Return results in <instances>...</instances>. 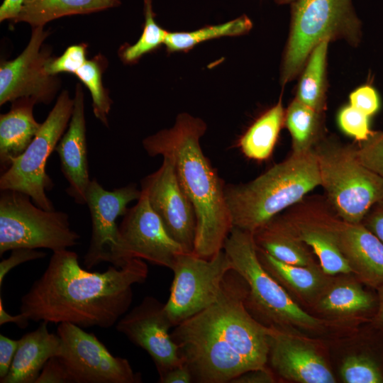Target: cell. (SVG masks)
Instances as JSON below:
<instances>
[{"label": "cell", "mask_w": 383, "mask_h": 383, "mask_svg": "<svg viewBox=\"0 0 383 383\" xmlns=\"http://www.w3.org/2000/svg\"><path fill=\"white\" fill-rule=\"evenodd\" d=\"M248 292L245 279L232 269L217 301L171 332L193 382L230 383L248 371L266 367L272 328L248 312Z\"/></svg>", "instance_id": "6da1fadb"}, {"label": "cell", "mask_w": 383, "mask_h": 383, "mask_svg": "<svg viewBox=\"0 0 383 383\" xmlns=\"http://www.w3.org/2000/svg\"><path fill=\"white\" fill-rule=\"evenodd\" d=\"M148 275V265L140 258L90 272L80 266L75 252L55 251L43 274L21 297L20 312L33 321L109 328L128 311L133 285L145 282Z\"/></svg>", "instance_id": "7a4b0ae2"}, {"label": "cell", "mask_w": 383, "mask_h": 383, "mask_svg": "<svg viewBox=\"0 0 383 383\" xmlns=\"http://www.w3.org/2000/svg\"><path fill=\"white\" fill-rule=\"evenodd\" d=\"M206 130L201 118L182 113L172 128L145 138L143 146L150 156L160 155L173 162L178 181L195 211L193 253L210 259L223 250L233 224L223 182L200 146Z\"/></svg>", "instance_id": "3957f363"}, {"label": "cell", "mask_w": 383, "mask_h": 383, "mask_svg": "<svg viewBox=\"0 0 383 383\" xmlns=\"http://www.w3.org/2000/svg\"><path fill=\"white\" fill-rule=\"evenodd\" d=\"M320 186L314 150L292 152L252 181L225 186L233 227L250 233Z\"/></svg>", "instance_id": "277c9868"}, {"label": "cell", "mask_w": 383, "mask_h": 383, "mask_svg": "<svg viewBox=\"0 0 383 383\" xmlns=\"http://www.w3.org/2000/svg\"><path fill=\"white\" fill-rule=\"evenodd\" d=\"M325 39L354 48L361 43L362 23L352 0H294L281 63L282 87L299 76L312 50Z\"/></svg>", "instance_id": "5b68a950"}, {"label": "cell", "mask_w": 383, "mask_h": 383, "mask_svg": "<svg viewBox=\"0 0 383 383\" xmlns=\"http://www.w3.org/2000/svg\"><path fill=\"white\" fill-rule=\"evenodd\" d=\"M313 150L326 200L343 221L361 223L383 199V179L360 162L355 145L335 135L327 134Z\"/></svg>", "instance_id": "8992f818"}, {"label": "cell", "mask_w": 383, "mask_h": 383, "mask_svg": "<svg viewBox=\"0 0 383 383\" xmlns=\"http://www.w3.org/2000/svg\"><path fill=\"white\" fill-rule=\"evenodd\" d=\"M246 282L245 304L267 327L296 326L316 330L322 321L303 310L260 261L252 233L233 227L223 248Z\"/></svg>", "instance_id": "52a82bcc"}, {"label": "cell", "mask_w": 383, "mask_h": 383, "mask_svg": "<svg viewBox=\"0 0 383 383\" xmlns=\"http://www.w3.org/2000/svg\"><path fill=\"white\" fill-rule=\"evenodd\" d=\"M79 238L67 213L45 210L23 192L1 190L0 255L16 248L66 250Z\"/></svg>", "instance_id": "ba28073f"}, {"label": "cell", "mask_w": 383, "mask_h": 383, "mask_svg": "<svg viewBox=\"0 0 383 383\" xmlns=\"http://www.w3.org/2000/svg\"><path fill=\"white\" fill-rule=\"evenodd\" d=\"M73 108L74 98H70L67 90L62 91L30 144L1 172V190L23 192L38 206L55 210L46 194L54 187L45 171L46 163L69 126Z\"/></svg>", "instance_id": "9c48e42d"}, {"label": "cell", "mask_w": 383, "mask_h": 383, "mask_svg": "<svg viewBox=\"0 0 383 383\" xmlns=\"http://www.w3.org/2000/svg\"><path fill=\"white\" fill-rule=\"evenodd\" d=\"M232 262L223 249L210 259L194 253L179 256L165 309L174 327L205 309L218 299Z\"/></svg>", "instance_id": "30bf717a"}, {"label": "cell", "mask_w": 383, "mask_h": 383, "mask_svg": "<svg viewBox=\"0 0 383 383\" xmlns=\"http://www.w3.org/2000/svg\"><path fill=\"white\" fill-rule=\"evenodd\" d=\"M62 360L70 383H139L141 375L127 359L113 356L95 336L82 328L59 323Z\"/></svg>", "instance_id": "8fae6325"}, {"label": "cell", "mask_w": 383, "mask_h": 383, "mask_svg": "<svg viewBox=\"0 0 383 383\" xmlns=\"http://www.w3.org/2000/svg\"><path fill=\"white\" fill-rule=\"evenodd\" d=\"M118 229L119 244L112 262L117 267L131 259L140 258L172 270L179 256L187 253L167 233L142 190L137 203L128 209Z\"/></svg>", "instance_id": "7c38bea8"}, {"label": "cell", "mask_w": 383, "mask_h": 383, "mask_svg": "<svg viewBox=\"0 0 383 383\" xmlns=\"http://www.w3.org/2000/svg\"><path fill=\"white\" fill-rule=\"evenodd\" d=\"M49 35L44 26L32 28L23 51L12 60L0 64V105L21 98L49 104L60 87L57 75L49 74L45 65L52 58V48L43 43Z\"/></svg>", "instance_id": "4fadbf2b"}, {"label": "cell", "mask_w": 383, "mask_h": 383, "mask_svg": "<svg viewBox=\"0 0 383 383\" xmlns=\"http://www.w3.org/2000/svg\"><path fill=\"white\" fill-rule=\"evenodd\" d=\"M282 213L299 238L318 257L326 274L352 272L338 243L336 227L341 218L325 196H306Z\"/></svg>", "instance_id": "5bb4252c"}, {"label": "cell", "mask_w": 383, "mask_h": 383, "mask_svg": "<svg viewBox=\"0 0 383 383\" xmlns=\"http://www.w3.org/2000/svg\"><path fill=\"white\" fill-rule=\"evenodd\" d=\"M141 195L135 184L109 191L94 178L86 192V204L91 221V235L84 257V267L90 270L103 262L112 264L119 244L117 218L124 216L128 204Z\"/></svg>", "instance_id": "9a60e30c"}, {"label": "cell", "mask_w": 383, "mask_h": 383, "mask_svg": "<svg viewBox=\"0 0 383 383\" xmlns=\"http://www.w3.org/2000/svg\"><path fill=\"white\" fill-rule=\"evenodd\" d=\"M141 190L170 235L185 252L193 253L196 231L195 211L170 158L163 157L160 168L142 180Z\"/></svg>", "instance_id": "2e32d148"}, {"label": "cell", "mask_w": 383, "mask_h": 383, "mask_svg": "<svg viewBox=\"0 0 383 383\" xmlns=\"http://www.w3.org/2000/svg\"><path fill=\"white\" fill-rule=\"evenodd\" d=\"M115 327L149 354L159 375L184 363L178 345L170 333L173 326L165 311V304L156 298L145 296L126 313Z\"/></svg>", "instance_id": "e0dca14e"}, {"label": "cell", "mask_w": 383, "mask_h": 383, "mask_svg": "<svg viewBox=\"0 0 383 383\" xmlns=\"http://www.w3.org/2000/svg\"><path fill=\"white\" fill-rule=\"evenodd\" d=\"M55 151L59 156L63 176L68 182L67 193L76 204H86V192L91 179L87 157L84 94L80 83L76 84L74 108L69 126Z\"/></svg>", "instance_id": "ac0fdd59"}, {"label": "cell", "mask_w": 383, "mask_h": 383, "mask_svg": "<svg viewBox=\"0 0 383 383\" xmlns=\"http://www.w3.org/2000/svg\"><path fill=\"white\" fill-rule=\"evenodd\" d=\"M272 328L268 360L283 378L301 383H333L335 379L323 358L307 343Z\"/></svg>", "instance_id": "d6986e66"}, {"label": "cell", "mask_w": 383, "mask_h": 383, "mask_svg": "<svg viewBox=\"0 0 383 383\" xmlns=\"http://www.w3.org/2000/svg\"><path fill=\"white\" fill-rule=\"evenodd\" d=\"M336 233L340 249L357 278L376 289L383 286V243L362 223L340 219Z\"/></svg>", "instance_id": "ffe728a7"}, {"label": "cell", "mask_w": 383, "mask_h": 383, "mask_svg": "<svg viewBox=\"0 0 383 383\" xmlns=\"http://www.w3.org/2000/svg\"><path fill=\"white\" fill-rule=\"evenodd\" d=\"M48 323L42 321L35 330L19 339L10 370L1 383H35L48 360L60 355L61 338L49 331Z\"/></svg>", "instance_id": "44dd1931"}, {"label": "cell", "mask_w": 383, "mask_h": 383, "mask_svg": "<svg viewBox=\"0 0 383 383\" xmlns=\"http://www.w3.org/2000/svg\"><path fill=\"white\" fill-rule=\"evenodd\" d=\"M35 104L32 99L21 98L11 102L7 113L0 115V165L3 172L26 150L41 126L33 116Z\"/></svg>", "instance_id": "7402d4cb"}, {"label": "cell", "mask_w": 383, "mask_h": 383, "mask_svg": "<svg viewBox=\"0 0 383 383\" xmlns=\"http://www.w3.org/2000/svg\"><path fill=\"white\" fill-rule=\"evenodd\" d=\"M257 249L287 264L310 266L315 262L304 243L279 213L252 233Z\"/></svg>", "instance_id": "603a6c76"}, {"label": "cell", "mask_w": 383, "mask_h": 383, "mask_svg": "<svg viewBox=\"0 0 383 383\" xmlns=\"http://www.w3.org/2000/svg\"><path fill=\"white\" fill-rule=\"evenodd\" d=\"M121 0H24L13 23L24 22L32 28L44 26L57 18L89 14L117 7Z\"/></svg>", "instance_id": "cb8c5ba5"}, {"label": "cell", "mask_w": 383, "mask_h": 383, "mask_svg": "<svg viewBox=\"0 0 383 383\" xmlns=\"http://www.w3.org/2000/svg\"><path fill=\"white\" fill-rule=\"evenodd\" d=\"M330 40L319 43L309 55L299 74L295 99L313 110L327 109V57Z\"/></svg>", "instance_id": "d4e9b609"}, {"label": "cell", "mask_w": 383, "mask_h": 383, "mask_svg": "<svg viewBox=\"0 0 383 383\" xmlns=\"http://www.w3.org/2000/svg\"><path fill=\"white\" fill-rule=\"evenodd\" d=\"M284 113L280 96L274 106L261 114L247 129L238 141L239 147L247 157L263 161L271 156L284 126Z\"/></svg>", "instance_id": "484cf974"}, {"label": "cell", "mask_w": 383, "mask_h": 383, "mask_svg": "<svg viewBox=\"0 0 383 383\" xmlns=\"http://www.w3.org/2000/svg\"><path fill=\"white\" fill-rule=\"evenodd\" d=\"M257 248V247H256ZM258 257L265 270L281 284L299 296L310 298L323 292L328 282L316 265L299 266L281 262L257 248Z\"/></svg>", "instance_id": "4316f807"}, {"label": "cell", "mask_w": 383, "mask_h": 383, "mask_svg": "<svg viewBox=\"0 0 383 383\" xmlns=\"http://www.w3.org/2000/svg\"><path fill=\"white\" fill-rule=\"evenodd\" d=\"M325 113L313 110L295 98L285 109L284 126L292 138V152L313 150L327 135Z\"/></svg>", "instance_id": "83f0119b"}, {"label": "cell", "mask_w": 383, "mask_h": 383, "mask_svg": "<svg viewBox=\"0 0 383 383\" xmlns=\"http://www.w3.org/2000/svg\"><path fill=\"white\" fill-rule=\"evenodd\" d=\"M252 27L251 20L243 15L231 21L203 27L191 32H168L164 44L170 52L187 51L207 40L224 36H237L248 33Z\"/></svg>", "instance_id": "f1b7e54d"}, {"label": "cell", "mask_w": 383, "mask_h": 383, "mask_svg": "<svg viewBox=\"0 0 383 383\" xmlns=\"http://www.w3.org/2000/svg\"><path fill=\"white\" fill-rule=\"evenodd\" d=\"M376 305L375 298L356 282H340L331 287L321 297L318 306L334 314H353L370 311Z\"/></svg>", "instance_id": "f546056e"}, {"label": "cell", "mask_w": 383, "mask_h": 383, "mask_svg": "<svg viewBox=\"0 0 383 383\" xmlns=\"http://www.w3.org/2000/svg\"><path fill=\"white\" fill-rule=\"evenodd\" d=\"M107 65L106 57L99 54L87 60L74 74L89 90L95 117L106 127L109 126L108 114L112 104L108 90L102 82V74Z\"/></svg>", "instance_id": "4dcf8cb0"}, {"label": "cell", "mask_w": 383, "mask_h": 383, "mask_svg": "<svg viewBox=\"0 0 383 383\" xmlns=\"http://www.w3.org/2000/svg\"><path fill=\"white\" fill-rule=\"evenodd\" d=\"M144 14L145 23L138 40L134 45L123 46L119 51V56L126 64L138 62L142 56L165 43L168 31L155 22L152 0H144Z\"/></svg>", "instance_id": "1f68e13d"}, {"label": "cell", "mask_w": 383, "mask_h": 383, "mask_svg": "<svg viewBox=\"0 0 383 383\" xmlns=\"http://www.w3.org/2000/svg\"><path fill=\"white\" fill-rule=\"evenodd\" d=\"M340 375L346 383L383 382V369L380 363L368 354L346 357L340 367Z\"/></svg>", "instance_id": "d6a6232c"}, {"label": "cell", "mask_w": 383, "mask_h": 383, "mask_svg": "<svg viewBox=\"0 0 383 383\" xmlns=\"http://www.w3.org/2000/svg\"><path fill=\"white\" fill-rule=\"evenodd\" d=\"M370 118L362 112L348 104L338 111L337 120L340 129L358 143L365 141L372 134Z\"/></svg>", "instance_id": "836d02e7"}, {"label": "cell", "mask_w": 383, "mask_h": 383, "mask_svg": "<svg viewBox=\"0 0 383 383\" xmlns=\"http://www.w3.org/2000/svg\"><path fill=\"white\" fill-rule=\"evenodd\" d=\"M358 160L383 179V131H373L365 141L355 145Z\"/></svg>", "instance_id": "e575fe53"}, {"label": "cell", "mask_w": 383, "mask_h": 383, "mask_svg": "<svg viewBox=\"0 0 383 383\" xmlns=\"http://www.w3.org/2000/svg\"><path fill=\"white\" fill-rule=\"evenodd\" d=\"M87 45L80 43L68 47L60 57H52L45 65L46 72L51 75L60 73L75 74L85 63Z\"/></svg>", "instance_id": "d590c367"}, {"label": "cell", "mask_w": 383, "mask_h": 383, "mask_svg": "<svg viewBox=\"0 0 383 383\" xmlns=\"http://www.w3.org/2000/svg\"><path fill=\"white\" fill-rule=\"evenodd\" d=\"M350 105L371 117L380 108L379 94L373 87L364 84L357 87L349 95Z\"/></svg>", "instance_id": "8d00e7d4"}, {"label": "cell", "mask_w": 383, "mask_h": 383, "mask_svg": "<svg viewBox=\"0 0 383 383\" xmlns=\"http://www.w3.org/2000/svg\"><path fill=\"white\" fill-rule=\"evenodd\" d=\"M46 253L36 249L16 248L11 250L10 256L0 262V287L6 275L14 267L26 262L45 257Z\"/></svg>", "instance_id": "74e56055"}, {"label": "cell", "mask_w": 383, "mask_h": 383, "mask_svg": "<svg viewBox=\"0 0 383 383\" xmlns=\"http://www.w3.org/2000/svg\"><path fill=\"white\" fill-rule=\"evenodd\" d=\"M35 383H70L67 370L58 356L48 360Z\"/></svg>", "instance_id": "f35d334b"}, {"label": "cell", "mask_w": 383, "mask_h": 383, "mask_svg": "<svg viewBox=\"0 0 383 383\" xmlns=\"http://www.w3.org/2000/svg\"><path fill=\"white\" fill-rule=\"evenodd\" d=\"M19 340L8 338L0 335V379L8 374L17 348Z\"/></svg>", "instance_id": "ab89813d"}, {"label": "cell", "mask_w": 383, "mask_h": 383, "mask_svg": "<svg viewBox=\"0 0 383 383\" xmlns=\"http://www.w3.org/2000/svg\"><path fill=\"white\" fill-rule=\"evenodd\" d=\"M361 223L383 243V199L370 209Z\"/></svg>", "instance_id": "60d3db41"}, {"label": "cell", "mask_w": 383, "mask_h": 383, "mask_svg": "<svg viewBox=\"0 0 383 383\" xmlns=\"http://www.w3.org/2000/svg\"><path fill=\"white\" fill-rule=\"evenodd\" d=\"M161 383L193 382L192 373L185 363L173 367L159 375Z\"/></svg>", "instance_id": "b9f144b4"}, {"label": "cell", "mask_w": 383, "mask_h": 383, "mask_svg": "<svg viewBox=\"0 0 383 383\" xmlns=\"http://www.w3.org/2000/svg\"><path fill=\"white\" fill-rule=\"evenodd\" d=\"M274 382L272 372L266 367L248 371L235 378L230 383H271Z\"/></svg>", "instance_id": "7bdbcfd3"}, {"label": "cell", "mask_w": 383, "mask_h": 383, "mask_svg": "<svg viewBox=\"0 0 383 383\" xmlns=\"http://www.w3.org/2000/svg\"><path fill=\"white\" fill-rule=\"evenodd\" d=\"M24 0H4L0 6V21H13L18 16Z\"/></svg>", "instance_id": "ee69618b"}, {"label": "cell", "mask_w": 383, "mask_h": 383, "mask_svg": "<svg viewBox=\"0 0 383 383\" xmlns=\"http://www.w3.org/2000/svg\"><path fill=\"white\" fill-rule=\"evenodd\" d=\"M29 318L24 313L20 312L16 315L9 314L5 309L3 300L0 298V325L2 326L7 323H14L21 328H25L28 326Z\"/></svg>", "instance_id": "f6af8a7d"}, {"label": "cell", "mask_w": 383, "mask_h": 383, "mask_svg": "<svg viewBox=\"0 0 383 383\" xmlns=\"http://www.w3.org/2000/svg\"><path fill=\"white\" fill-rule=\"evenodd\" d=\"M378 295L377 310L373 318L374 326L383 330V286L377 289Z\"/></svg>", "instance_id": "bcb514c9"}, {"label": "cell", "mask_w": 383, "mask_h": 383, "mask_svg": "<svg viewBox=\"0 0 383 383\" xmlns=\"http://www.w3.org/2000/svg\"><path fill=\"white\" fill-rule=\"evenodd\" d=\"M294 0H274L275 3L279 5L292 4Z\"/></svg>", "instance_id": "7dc6e473"}]
</instances>
